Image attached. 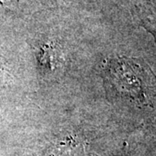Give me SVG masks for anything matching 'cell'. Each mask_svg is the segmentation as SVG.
Segmentation results:
<instances>
[{
    "label": "cell",
    "instance_id": "1",
    "mask_svg": "<svg viewBox=\"0 0 156 156\" xmlns=\"http://www.w3.org/2000/svg\"><path fill=\"white\" fill-rule=\"evenodd\" d=\"M86 147L83 140L76 136L67 135L56 140L50 146L46 156H85Z\"/></svg>",
    "mask_w": 156,
    "mask_h": 156
},
{
    "label": "cell",
    "instance_id": "2",
    "mask_svg": "<svg viewBox=\"0 0 156 156\" xmlns=\"http://www.w3.org/2000/svg\"><path fill=\"white\" fill-rule=\"evenodd\" d=\"M55 55H56L55 49L51 45H46L42 52V58L40 62L42 66L47 69L55 67L56 65V62L55 61H58V56H56Z\"/></svg>",
    "mask_w": 156,
    "mask_h": 156
}]
</instances>
